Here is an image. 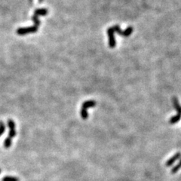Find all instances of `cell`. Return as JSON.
Wrapping results in <instances>:
<instances>
[{"instance_id":"obj_11","label":"cell","mask_w":181,"mask_h":181,"mask_svg":"<svg viewBox=\"0 0 181 181\" xmlns=\"http://www.w3.org/2000/svg\"><path fill=\"white\" fill-rule=\"evenodd\" d=\"M2 181H19V179L15 177H10V176H7V177H4L2 178Z\"/></svg>"},{"instance_id":"obj_1","label":"cell","mask_w":181,"mask_h":181,"mask_svg":"<svg viewBox=\"0 0 181 181\" xmlns=\"http://www.w3.org/2000/svg\"><path fill=\"white\" fill-rule=\"evenodd\" d=\"M172 101H173V105H174V109H176L177 111V115L171 117L170 118V120H169V122H170V124L171 125H174L176 124V123H178L180 120L181 118V105L180 104L179 101H178V98L176 97H174L173 99H172Z\"/></svg>"},{"instance_id":"obj_13","label":"cell","mask_w":181,"mask_h":181,"mask_svg":"<svg viewBox=\"0 0 181 181\" xmlns=\"http://www.w3.org/2000/svg\"><path fill=\"white\" fill-rule=\"evenodd\" d=\"M5 130H6L5 124H4L2 121H0V137L3 134V133L5 132Z\"/></svg>"},{"instance_id":"obj_10","label":"cell","mask_w":181,"mask_h":181,"mask_svg":"<svg viewBox=\"0 0 181 181\" xmlns=\"http://www.w3.org/2000/svg\"><path fill=\"white\" fill-rule=\"evenodd\" d=\"M32 19L33 20L34 24H35V26H37V27H39V26L40 25V21H39V16L34 14V15L33 16V18Z\"/></svg>"},{"instance_id":"obj_14","label":"cell","mask_w":181,"mask_h":181,"mask_svg":"<svg viewBox=\"0 0 181 181\" xmlns=\"http://www.w3.org/2000/svg\"><path fill=\"white\" fill-rule=\"evenodd\" d=\"M39 2H43V0H39Z\"/></svg>"},{"instance_id":"obj_6","label":"cell","mask_w":181,"mask_h":181,"mask_svg":"<svg viewBox=\"0 0 181 181\" xmlns=\"http://www.w3.org/2000/svg\"><path fill=\"white\" fill-rule=\"evenodd\" d=\"M180 158H181L180 152H177V153L174 154V155H173L171 159H169L168 161L166 162V163H165V166L166 167L171 166V165H173V164L175 163V162L178 161V159H180Z\"/></svg>"},{"instance_id":"obj_7","label":"cell","mask_w":181,"mask_h":181,"mask_svg":"<svg viewBox=\"0 0 181 181\" xmlns=\"http://www.w3.org/2000/svg\"><path fill=\"white\" fill-rule=\"evenodd\" d=\"M35 15H37L38 16L41 15V16H45L48 14V10L46 8H39V9H36L34 12Z\"/></svg>"},{"instance_id":"obj_12","label":"cell","mask_w":181,"mask_h":181,"mask_svg":"<svg viewBox=\"0 0 181 181\" xmlns=\"http://www.w3.org/2000/svg\"><path fill=\"white\" fill-rule=\"evenodd\" d=\"M8 125L10 130H15V123L13 120L9 119L8 121Z\"/></svg>"},{"instance_id":"obj_4","label":"cell","mask_w":181,"mask_h":181,"mask_svg":"<svg viewBox=\"0 0 181 181\" xmlns=\"http://www.w3.org/2000/svg\"><path fill=\"white\" fill-rule=\"evenodd\" d=\"M38 30V27L36 26H30V27H22L19 28L17 30V33L18 35L23 36L26 35L28 33H36Z\"/></svg>"},{"instance_id":"obj_5","label":"cell","mask_w":181,"mask_h":181,"mask_svg":"<svg viewBox=\"0 0 181 181\" xmlns=\"http://www.w3.org/2000/svg\"><path fill=\"white\" fill-rule=\"evenodd\" d=\"M107 35L108 39H109V46L111 48H113L116 45V40L115 38V33L113 31V28L109 27L107 29Z\"/></svg>"},{"instance_id":"obj_15","label":"cell","mask_w":181,"mask_h":181,"mask_svg":"<svg viewBox=\"0 0 181 181\" xmlns=\"http://www.w3.org/2000/svg\"><path fill=\"white\" fill-rule=\"evenodd\" d=\"M1 171H1V169H0V173H1Z\"/></svg>"},{"instance_id":"obj_9","label":"cell","mask_w":181,"mask_h":181,"mask_svg":"<svg viewBox=\"0 0 181 181\" xmlns=\"http://www.w3.org/2000/svg\"><path fill=\"white\" fill-rule=\"evenodd\" d=\"M11 143H12V141H11V138H10L9 137H7V138L4 141V146L5 148H9L10 146H11Z\"/></svg>"},{"instance_id":"obj_2","label":"cell","mask_w":181,"mask_h":181,"mask_svg":"<svg viewBox=\"0 0 181 181\" xmlns=\"http://www.w3.org/2000/svg\"><path fill=\"white\" fill-rule=\"evenodd\" d=\"M96 104L97 103L94 100H87V101L84 102L82 105H81V110H80V115H81V118L87 119L88 117V113L87 109L88 108L95 107Z\"/></svg>"},{"instance_id":"obj_8","label":"cell","mask_w":181,"mask_h":181,"mask_svg":"<svg viewBox=\"0 0 181 181\" xmlns=\"http://www.w3.org/2000/svg\"><path fill=\"white\" fill-rule=\"evenodd\" d=\"M180 169H181V159H180V160L179 162L176 164L175 166H174V168L171 169V174H176V173H177V172H178Z\"/></svg>"},{"instance_id":"obj_3","label":"cell","mask_w":181,"mask_h":181,"mask_svg":"<svg viewBox=\"0 0 181 181\" xmlns=\"http://www.w3.org/2000/svg\"><path fill=\"white\" fill-rule=\"evenodd\" d=\"M112 28H113L114 33H116L122 35L124 37H128L131 35V33L134 31V28L132 26H128L125 30H122L118 25H115V26H112Z\"/></svg>"}]
</instances>
